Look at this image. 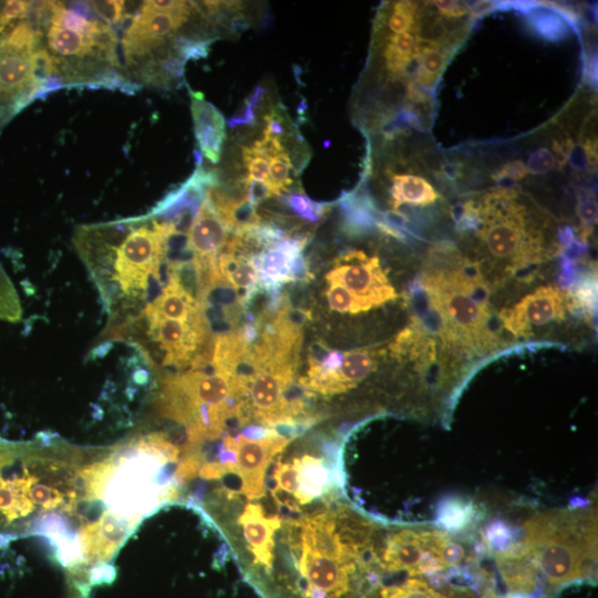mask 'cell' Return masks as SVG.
I'll return each mask as SVG.
<instances>
[{
    "label": "cell",
    "mask_w": 598,
    "mask_h": 598,
    "mask_svg": "<svg viewBox=\"0 0 598 598\" xmlns=\"http://www.w3.org/2000/svg\"><path fill=\"white\" fill-rule=\"evenodd\" d=\"M165 223L152 214L76 229L74 246L100 291L103 337L133 321L165 285Z\"/></svg>",
    "instance_id": "6da1fadb"
},
{
    "label": "cell",
    "mask_w": 598,
    "mask_h": 598,
    "mask_svg": "<svg viewBox=\"0 0 598 598\" xmlns=\"http://www.w3.org/2000/svg\"><path fill=\"white\" fill-rule=\"evenodd\" d=\"M334 511H324L287 525L298 537L295 564L303 598H343L350 590L362 544L346 539Z\"/></svg>",
    "instance_id": "7a4b0ae2"
},
{
    "label": "cell",
    "mask_w": 598,
    "mask_h": 598,
    "mask_svg": "<svg viewBox=\"0 0 598 598\" xmlns=\"http://www.w3.org/2000/svg\"><path fill=\"white\" fill-rule=\"evenodd\" d=\"M42 37L38 1H0V132L45 94L37 71Z\"/></svg>",
    "instance_id": "3957f363"
},
{
    "label": "cell",
    "mask_w": 598,
    "mask_h": 598,
    "mask_svg": "<svg viewBox=\"0 0 598 598\" xmlns=\"http://www.w3.org/2000/svg\"><path fill=\"white\" fill-rule=\"evenodd\" d=\"M194 4L187 1H144L133 16L122 48L128 72L145 82L165 58L161 48L176 38V32L190 17Z\"/></svg>",
    "instance_id": "277c9868"
},
{
    "label": "cell",
    "mask_w": 598,
    "mask_h": 598,
    "mask_svg": "<svg viewBox=\"0 0 598 598\" xmlns=\"http://www.w3.org/2000/svg\"><path fill=\"white\" fill-rule=\"evenodd\" d=\"M429 290L448 332L467 340L481 339L488 317L486 292L470 271L435 275L429 280Z\"/></svg>",
    "instance_id": "5b68a950"
},
{
    "label": "cell",
    "mask_w": 598,
    "mask_h": 598,
    "mask_svg": "<svg viewBox=\"0 0 598 598\" xmlns=\"http://www.w3.org/2000/svg\"><path fill=\"white\" fill-rule=\"evenodd\" d=\"M527 553L533 555L551 586H560L585 575L584 554L569 530L546 517L529 523Z\"/></svg>",
    "instance_id": "8992f818"
},
{
    "label": "cell",
    "mask_w": 598,
    "mask_h": 598,
    "mask_svg": "<svg viewBox=\"0 0 598 598\" xmlns=\"http://www.w3.org/2000/svg\"><path fill=\"white\" fill-rule=\"evenodd\" d=\"M480 236L488 254L498 260L518 262L535 245L526 230L522 207L506 194H491L481 207ZM535 247V246H533Z\"/></svg>",
    "instance_id": "52a82bcc"
},
{
    "label": "cell",
    "mask_w": 598,
    "mask_h": 598,
    "mask_svg": "<svg viewBox=\"0 0 598 598\" xmlns=\"http://www.w3.org/2000/svg\"><path fill=\"white\" fill-rule=\"evenodd\" d=\"M292 437L279 433L260 439L226 435L218 462L233 463V473L239 477V491L248 499L265 495V476L272 458L282 452Z\"/></svg>",
    "instance_id": "ba28073f"
},
{
    "label": "cell",
    "mask_w": 598,
    "mask_h": 598,
    "mask_svg": "<svg viewBox=\"0 0 598 598\" xmlns=\"http://www.w3.org/2000/svg\"><path fill=\"white\" fill-rule=\"evenodd\" d=\"M326 279L328 283L342 286L371 308L396 298L378 257H368L362 251L354 250L339 257Z\"/></svg>",
    "instance_id": "9c48e42d"
},
{
    "label": "cell",
    "mask_w": 598,
    "mask_h": 598,
    "mask_svg": "<svg viewBox=\"0 0 598 598\" xmlns=\"http://www.w3.org/2000/svg\"><path fill=\"white\" fill-rule=\"evenodd\" d=\"M565 317V301L561 291L545 286L525 296L511 309H503L499 318L504 327L515 336L530 333V326H542Z\"/></svg>",
    "instance_id": "30bf717a"
},
{
    "label": "cell",
    "mask_w": 598,
    "mask_h": 598,
    "mask_svg": "<svg viewBox=\"0 0 598 598\" xmlns=\"http://www.w3.org/2000/svg\"><path fill=\"white\" fill-rule=\"evenodd\" d=\"M238 524L254 566L269 575L275 558V534L281 528V518L278 515H266L260 504L248 503L238 517Z\"/></svg>",
    "instance_id": "8fae6325"
},
{
    "label": "cell",
    "mask_w": 598,
    "mask_h": 598,
    "mask_svg": "<svg viewBox=\"0 0 598 598\" xmlns=\"http://www.w3.org/2000/svg\"><path fill=\"white\" fill-rule=\"evenodd\" d=\"M307 243L308 234L287 235L280 243L254 255L259 288L270 291L291 281V264L295 257L302 252Z\"/></svg>",
    "instance_id": "7c38bea8"
},
{
    "label": "cell",
    "mask_w": 598,
    "mask_h": 598,
    "mask_svg": "<svg viewBox=\"0 0 598 598\" xmlns=\"http://www.w3.org/2000/svg\"><path fill=\"white\" fill-rule=\"evenodd\" d=\"M290 463L295 471L296 488L289 511L301 513V506L326 496L334 486L336 471L329 468L324 457L310 453L293 456Z\"/></svg>",
    "instance_id": "4fadbf2b"
},
{
    "label": "cell",
    "mask_w": 598,
    "mask_h": 598,
    "mask_svg": "<svg viewBox=\"0 0 598 598\" xmlns=\"http://www.w3.org/2000/svg\"><path fill=\"white\" fill-rule=\"evenodd\" d=\"M228 230L205 196L187 231L193 259L217 258L228 241Z\"/></svg>",
    "instance_id": "5bb4252c"
},
{
    "label": "cell",
    "mask_w": 598,
    "mask_h": 598,
    "mask_svg": "<svg viewBox=\"0 0 598 598\" xmlns=\"http://www.w3.org/2000/svg\"><path fill=\"white\" fill-rule=\"evenodd\" d=\"M190 92L194 133L202 154L213 164L219 162L226 137V122L220 111L200 92Z\"/></svg>",
    "instance_id": "9a60e30c"
},
{
    "label": "cell",
    "mask_w": 598,
    "mask_h": 598,
    "mask_svg": "<svg viewBox=\"0 0 598 598\" xmlns=\"http://www.w3.org/2000/svg\"><path fill=\"white\" fill-rule=\"evenodd\" d=\"M217 270L225 283L239 291L241 307L247 308L260 289L252 257L223 250L217 257Z\"/></svg>",
    "instance_id": "2e32d148"
},
{
    "label": "cell",
    "mask_w": 598,
    "mask_h": 598,
    "mask_svg": "<svg viewBox=\"0 0 598 598\" xmlns=\"http://www.w3.org/2000/svg\"><path fill=\"white\" fill-rule=\"evenodd\" d=\"M425 549L422 532L400 530L388 540L381 566L390 571L408 570L410 574Z\"/></svg>",
    "instance_id": "e0dca14e"
},
{
    "label": "cell",
    "mask_w": 598,
    "mask_h": 598,
    "mask_svg": "<svg viewBox=\"0 0 598 598\" xmlns=\"http://www.w3.org/2000/svg\"><path fill=\"white\" fill-rule=\"evenodd\" d=\"M375 363L371 351L343 352L342 363L330 379L324 395H333L352 389L374 369Z\"/></svg>",
    "instance_id": "ac0fdd59"
},
{
    "label": "cell",
    "mask_w": 598,
    "mask_h": 598,
    "mask_svg": "<svg viewBox=\"0 0 598 598\" xmlns=\"http://www.w3.org/2000/svg\"><path fill=\"white\" fill-rule=\"evenodd\" d=\"M391 182L390 194L393 209H398L403 204L424 207L434 204L440 197L434 186L416 174H394Z\"/></svg>",
    "instance_id": "d6986e66"
},
{
    "label": "cell",
    "mask_w": 598,
    "mask_h": 598,
    "mask_svg": "<svg viewBox=\"0 0 598 598\" xmlns=\"http://www.w3.org/2000/svg\"><path fill=\"white\" fill-rule=\"evenodd\" d=\"M448 48L417 41L414 56L415 84L433 89L441 76L450 56Z\"/></svg>",
    "instance_id": "ffe728a7"
},
{
    "label": "cell",
    "mask_w": 598,
    "mask_h": 598,
    "mask_svg": "<svg viewBox=\"0 0 598 598\" xmlns=\"http://www.w3.org/2000/svg\"><path fill=\"white\" fill-rule=\"evenodd\" d=\"M416 45L417 38L414 30L390 35L383 52L389 72L405 76L414 60Z\"/></svg>",
    "instance_id": "44dd1931"
},
{
    "label": "cell",
    "mask_w": 598,
    "mask_h": 598,
    "mask_svg": "<svg viewBox=\"0 0 598 598\" xmlns=\"http://www.w3.org/2000/svg\"><path fill=\"white\" fill-rule=\"evenodd\" d=\"M567 11H558L545 7L535 8L527 14L528 28L547 41H557L565 38L570 25L567 20Z\"/></svg>",
    "instance_id": "7402d4cb"
},
{
    "label": "cell",
    "mask_w": 598,
    "mask_h": 598,
    "mask_svg": "<svg viewBox=\"0 0 598 598\" xmlns=\"http://www.w3.org/2000/svg\"><path fill=\"white\" fill-rule=\"evenodd\" d=\"M473 508L470 503L460 498H446L439 506L437 523L444 529L460 530L471 522Z\"/></svg>",
    "instance_id": "603a6c76"
},
{
    "label": "cell",
    "mask_w": 598,
    "mask_h": 598,
    "mask_svg": "<svg viewBox=\"0 0 598 598\" xmlns=\"http://www.w3.org/2000/svg\"><path fill=\"white\" fill-rule=\"evenodd\" d=\"M281 199L297 216L310 223H319L330 210V204L312 200L303 192L288 193Z\"/></svg>",
    "instance_id": "cb8c5ba5"
},
{
    "label": "cell",
    "mask_w": 598,
    "mask_h": 598,
    "mask_svg": "<svg viewBox=\"0 0 598 598\" xmlns=\"http://www.w3.org/2000/svg\"><path fill=\"white\" fill-rule=\"evenodd\" d=\"M326 296L329 307L339 312L359 313L372 309L340 285L329 283Z\"/></svg>",
    "instance_id": "d4e9b609"
},
{
    "label": "cell",
    "mask_w": 598,
    "mask_h": 598,
    "mask_svg": "<svg viewBox=\"0 0 598 598\" xmlns=\"http://www.w3.org/2000/svg\"><path fill=\"white\" fill-rule=\"evenodd\" d=\"M417 3L413 1H396L388 18V27L393 34L415 29Z\"/></svg>",
    "instance_id": "484cf974"
},
{
    "label": "cell",
    "mask_w": 598,
    "mask_h": 598,
    "mask_svg": "<svg viewBox=\"0 0 598 598\" xmlns=\"http://www.w3.org/2000/svg\"><path fill=\"white\" fill-rule=\"evenodd\" d=\"M22 315L19 297L11 280L0 266V319L16 322Z\"/></svg>",
    "instance_id": "4316f807"
},
{
    "label": "cell",
    "mask_w": 598,
    "mask_h": 598,
    "mask_svg": "<svg viewBox=\"0 0 598 598\" xmlns=\"http://www.w3.org/2000/svg\"><path fill=\"white\" fill-rule=\"evenodd\" d=\"M292 163L289 154L282 152L269 161V179L268 184L275 195L280 196L281 192L288 190L291 185Z\"/></svg>",
    "instance_id": "83f0119b"
},
{
    "label": "cell",
    "mask_w": 598,
    "mask_h": 598,
    "mask_svg": "<svg viewBox=\"0 0 598 598\" xmlns=\"http://www.w3.org/2000/svg\"><path fill=\"white\" fill-rule=\"evenodd\" d=\"M381 598H445L420 579H409L401 586L385 587Z\"/></svg>",
    "instance_id": "f1b7e54d"
},
{
    "label": "cell",
    "mask_w": 598,
    "mask_h": 598,
    "mask_svg": "<svg viewBox=\"0 0 598 598\" xmlns=\"http://www.w3.org/2000/svg\"><path fill=\"white\" fill-rule=\"evenodd\" d=\"M265 93L266 89L258 85L251 96L245 102L243 110L227 120V125L230 128L241 125H254L256 123V109L262 101Z\"/></svg>",
    "instance_id": "f546056e"
},
{
    "label": "cell",
    "mask_w": 598,
    "mask_h": 598,
    "mask_svg": "<svg viewBox=\"0 0 598 598\" xmlns=\"http://www.w3.org/2000/svg\"><path fill=\"white\" fill-rule=\"evenodd\" d=\"M487 545L493 549L506 550L514 540V532L502 520H494L487 525L485 530Z\"/></svg>",
    "instance_id": "4dcf8cb0"
},
{
    "label": "cell",
    "mask_w": 598,
    "mask_h": 598,
    "mask_svg": "<svg viewBox=\"0 0 598 598\" xmlns=\"http://www.w3.org/2000/svg\"><path fill=\"white\" fill-rule=\"evenodd\" d=\"M243 161L250 181L267 182L269 179V161L255 154L250 147L243 148Z\"/></svg>",
    "instance_id": "1f68e13d"
},
{
    "label": "cell",
    "mask_w": 598,
    "mask_h": 598,
    "mask_svg": "<svg viewBox=\"0 0 598 598\" xmlns=\"http://www.w3.org/2000/svg\"><path fill=\"white\" fill-rule=\"evenodd\" d=\"M125 2L123 1H90L92 11L107 24H114L124 18Z\"/></svg>",
    "instance_id": "d6a6232c"
},
{
    "label": "cell",
    "mask_w": 598,
    "mask_h": 598,
    "mask_svg": "<svg viewBox=\"0 0 598 598\" xmlns=\"http://www.w3.org/2000/svg\"><path fill=\"white\" fill-rule=\"evenodd\" d=\"M250 150L270 161L272 157L277 156L278 154L282 153V152H286L285 151V147L281 143V141L279 138H276V137H272V136H268V135H265L260 138V140H257L252 146L250 147Z\"/></svg>",
    "instance_id": "836d02e7"
},
{
    "label": "cell",
    "mask_w": 598,
    "mask_h": 598,
    "mask_svg": "<svg viewBox=\"0 0 598 598\" xmlns=\"http://www.w3.org/2000/svg\"><path fill=\"white\" fill-rule=\"evenodd\" d=\"M432 7L436 9V13L450 19H461L466 14H470V7L465 2L460 1H432Z\"/></svg>",
    "instance_id": "e575fe53"
},
{
    "label": "cell",
    "mask_w": 598,
    "mask_h": 598,
    "mask_svg": "<svg viewBox=\"0 0 598 598\" xmlns=\"http://www.w3.org/2000/svg\"><path fill=\"white\" fill-rule=\"evenodd\" d=\"M246 196L250 204L257 206L262 200L274 196V190L267 182L245 179Z\"/></svg>",
    "instance_id": "d590c367"
},
{
    "label": "cell",
    "mask_w": 598,
    "mask_h": 598,
    "mask_svg": "<svg viewBox=\"0 0 598 598\" xmlns=\"http://www.w3.org/2000/svg\"><path fill=\"white\" fill-rule=\"evenodd\" d=\"M445 568L440 558L429 549H425L421 556L417 565L410 573L411 576L414 575H432Z\"/></svg>",
    "instance_id": "8d00e7d4"
},
{
    "label": "cell",
    "mask_w": 598,
    "mask_h": 598,
    "mask_svg": "<svg viewBox=\"0 0 598 598\" xmlns=\"http://www.w3.org/2000/svg\"><path fill=\"white\" fill-rule=\"evenodd\" d=\"M265 135L272 136L281 141L282 136H285L288 132L286 121L277 110H271L265 115Z\"/></svg>",
    "instance_id": "74e56055"
},
{
    "label": "cell",
    "mask_w": 598,
    "mask_h": 598,
    "mask_svg": "<svg viewBox=\"0 0 598 598\" xmlns=\"http://www.w3.org/2000/svg\"><path fill=\"white\" fill-rule=\"evenodd\" d=\"M578 216L581 220V225L585 228H590L591 225L596 221L597 206L596 202L592 198L585 196L579 198L578 205Z\"/></svg>",
    "instance_id": "f35d334b"
},
{
    "label": "cell",
    "mask_w": 598,
    "mask_h": 598,
    "mask_svg": "<svg viewBox=\"0 0 598 598\" xmlns=\"http://www.w3.org/2000/svg\"><path fill=\"white\" fill-rule=\"evenodd\" d=\"M506 598H533V597L514 592V594L508 595Z\"/></svg>",
    "instance_id": "ab89813d"
}]
</instances>
